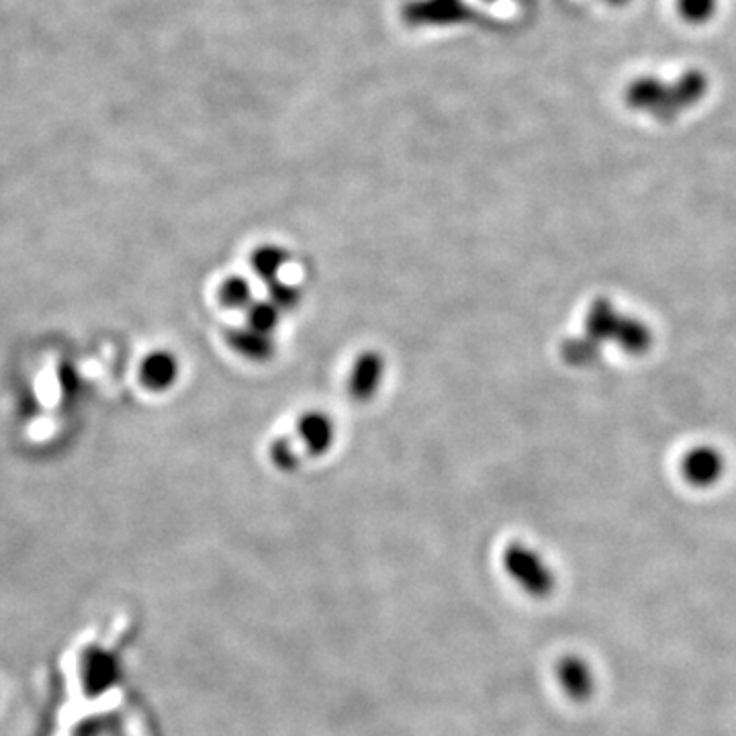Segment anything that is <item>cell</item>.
Returning <instances> with one entry per match:
<instances>
[{"label":"cell","instance_id":"obj_10","mask_svg":"<svg viewBox=\"0 0 736 736\" xmlns=\"http://www.w3.org/2000/svg\"><path fill=\"white\" fill-rule=\"evenodd\" d=\"M286 262H288L286 250L274 244L260 246L252 254V269L267 283L279 281V274L285 269Z\"/></svg>","mask_w":736,"mask_h":736},{"label":"cell","instance_id":"obj_8","mask_svg":"<svg viewBox=\"0 0 736 736\" xmlns=\"http://www.w3.org/2000/svg\"><path fill=\"white\" fill-rule=\"evenodd\" d=\"M297 432H299L301 442L305 444V449L316 456L330 451L333 438H336L333 421L330 416L321 411L305 414L299 420Z\"/></svg>","mask_w":736,"mask_h":736},{"label":"cell","instance_id":"obj_14","mask_svg":"<svg viewBox=\"0 0 736 736\" xmlns=\"http://www.w3.org/2000/svg\"><path fill=\"white\" fill-rule=\"evenodd\" d=\"M718 9V0H677V11L691 25L707 23Z\"/></svg>","mask_w":736,"mask_h":736},{"label":"cell","instance_id":"obj_13","mask_svg":"<svg viewBox=\"0 0 736 736\" xmlns=\"http://www.w3.org/2000/svg\"><path fill=\"white\" fill-rule=\"evenodd\" d=\"M246 316H248L246 326L272 336V331L279 326L283 314L272 305L271 301H254L250 305V309L246 312Z\"/></svg>","mask_w":736,"mask_h":736},{"label":"cell","instance_id":"obj_6","mask_svg":"<svg viewBox=\"0 0 736 736\" xmlns=\"http://www.w3.org/2000/svg\"><path fill=\"white\" fill-rule=\"evenodd\" d=\"M181 375V364L177 356L168 350H156L148 354L139 366V381L150 392H166L170 389Z\"/></svg>","mask_w":736,"mask_h":736},{"label":"cell","instance_id":"obj_9","mask_svg":"<svg viewBox=\"0 0 736 736\" xmlns=\"http://www.w3.org/2000/svg\"><path fill=\"white\" fill-rule=\"evenodd\" d=\"M229 346L248 361L267 362L274 354L271 333H262L250 326H241L227 333Z\"/></svg>","mask_w":736,"mask_h":736},{"label":"cell","instance_id":"obj_3","mask_svg":"<svg viewBox=\"0 0 736 736\" xmlns=\"http://www.w3.org/2000/svg\"><path fill=\"white\" fill-rule=\"evenodd\" d=\"M503 563L511 577L532 596H548L555 587V575L546 561L526 544H511L503 553Z\"/></svg>","mask_w":736,"mask_h":736},{"label":"cell","instance_id":"obj_5","mask_svg":"<svg viewBox=\"0 0 736 736\" xmlns=\"http://www.w3.org/2000/svg\"><path fill=\"white\" fill-rule=\"evenodd\" d=\"M383 376H385L383 356L378 352H364L356 359L350 371L348 392L359 401H369L381 389Z\"/></svg>","mask_w":736,"mask_h":736},{"label":"cell","instance_id":"obj_7","mask_svg":"<svg viewBox=\"0 0 736 736\" xmlns=\"http://www.w3.org/2000/svg\"><path fill=\"white\" fill-rule=\"evenodd\" d=\"M558 681L577 702L591 698L596 691V673L581 657H565L558 663Z\"/></svg>","mask_w":736,"mask_h":736},{"label":"cell","instance_id":"obj_12","mask_svg":"<svg viewBox=\"0 0 736 736\" xmlns=\"http://www.w3.org/2000/svg\"><path fill=\"white\" fill-rule=\"evenodd\" d=\"M219 301L229 309L248 312L250 305L254 303L252 285L244 276H229L224 281V285L219 286Z\"/></svg>","mask_w":736,"mask_h":736},{"label":"cell","instance_id":"obj_16","mask_svg":"<svg viewBox=\"0 0 736 736\" xmlns=\"http://www.w3.org/2000/svg\"><path fill=\"white\" fill-rule=\"evenodd\" d=\"M269 293H271L272 305H274L281 314L291 312V309H295V307L299 305L301 291L297 286L286 285L283 281H274V283H271Z\"/></svg>","mask_w":736,"mask_h":736},{"label":"cell","instance_id":"obj_1","mask_svg":"<svg viewBox=\"0 0 736 736\" xmlns=\"http://www.w3.org/2000/svg\"><path fill=\"white\" fill-rule=\"evenodd\" d=\"M707 76L702 70H688L673 82L643 76L626 89V105L648 113L659 121H673L681 111L698 105L706 97Z\"/></svg>","mask_w":736,"mask_h":736},{"label":"cell","instance_id":"obj_4","mask_svg":"<svg viewBox=\"0 0 736 736\" xmlns=\"http://www.w3.org/2000/svg\"><path fill=\"white\" fill-rule=\"evenodd\" d=\"M681 475L693 487H712L724 475V456L712 446H695L683 454Z\"/></svg>","mask_w":736,"mask_h":736},{"label":"cell","instance_id":"obj_2","mask_svg":"<svg viewBox=\"0 0 736 736\" xmlns=\"http://www.w3.org/2000/svg\"><path fill=\"white\" fill-rule=\"evenodd\" d=\"M586 336L600 348L603 342H614L629 354H645L653 344V331L645 321L618 312L608 299L591 303L586 316Z\"/></svg>","mask_w":736,"mask_h":736},{"label":"cell","instance_id":"obj_17","mask_svg":"<svg viewBox=\"0 0 736 736\" xmlns=\"http://www.w3.org/2000/svg\"><path fill=\"white\" fill-rule=\"evenodd\" d=\"M608 4H612V7H626L631 0H605Z\"/></svg>","mask_w":736,"mask_h":736},{"label":"cell","instance_id":"obj_15","mask_svg":"<svg viewBox=\"0 0 736 736\" xmlns=\"http://www.w3.org/2000/svg\"><path fill=\"white\" fill-rule=\"evenodd\" d=\"M271 458L274 465L283 471H293L299 466V452L291 438H279L271 446Z\"/></svg>","mask_w":736,"mask_h":736},{"label":"cell","instance_id":"obj_11","mask_svg":"<svg viewBox=\"0 0 736 736\" xmlns=\"http://www.w3.org/2000/svg\"><path fill=\"white\" fill-rule=\"evenodd\" d=\"M600 346L591 342L586 333L579 336V338H569V340H565L563 346H561L563 361L571 364V366H577V369L596 364V362L600 361Z\"/></svg>","mask_w":736,"mask_h":736}]
</instances>
